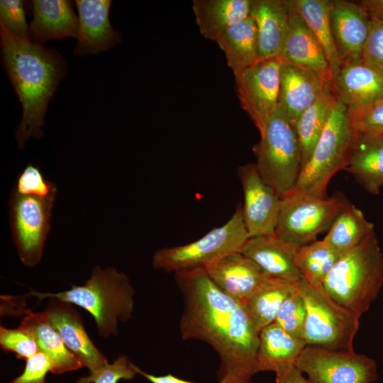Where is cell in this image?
<instances>
[{"instance_id": "obj_1", "label": "cell", "mask_w": 383, "mask_h": 383, "mask_svg": "<svg viewBox=\"0 0 383 383\" xmlns=\"http://www.w3.org/2000/svg\"><path fill=\"white\" fill-rule=\"evenodd\" d=\"M184 299L179 333L209 344L220 359L218 383H252L259 333L243 303L221 290L204 268L175 272Z\"/></svg>"}, {"instance_id": "obj_2", "label": "cell", "mask_w": 383, "mask_h": 383, "mask_svg": "<svg viewBox=\"0 0 383 383\" xmlns=\"http://www.w3.org/2000/svg\"><path fill=\"white\" fill-rule=\"evenodd\" d=\"M2 62L23 107L16 130L19 148L30 138H40L50 101L67 72V65L55 50L29 38L17 37L0 26Z\"/></svg>"}, {"instance_id": "obj_3", "label": "cell", "mask_w": 383, "mask_h": 383, "mask_svg": "<svg viewBox=\"0 0 383 383\" xmlns=\"http://www.w3.org/2000/svg\"><path fill=\"white\" fill-rule=\"evenodd\" d=\"M321 285L333 300L357 316L367 312L383 287V253L375 231L343 253Z\"/></svg>"}, {"instance_id": "obj_4", "label": "cell", "mask_w": 383, "mask_h": 383, "mask_svg": "<svg viewBox=\"0 0 383 383\" xmlns=\"http://www.w3.org/2000/svg\"><path fill=\"white\" fill-rule=\"evenodd\" d=\"M134 290L128 278L115 268L94 266L84 285L57 293L31 291L28 296L57 298L85 309L94 318L99 333L103 337L117 335L118 321L126 322L133 311Z\"/></svg>"}, {"instance_id": "obj_5", "label": "cell", "mask_w": 383, "mask_h": 383, "mask_svg": "<svg viewBox=\"0 0 383 383\" xmlns=\"http://www.w3.org/2000/svg\"><path fill=\"white\" fill-rule=\"evenodd\" d=\"M357 136L348 108L337 99L311 157L300 170L294 188L314 196L327 197L328 184L334 174L346 168Z\"/></svg>"}, {"instance_id": "obj_6", "label": "cell", "mask_w": 383, "mask_h": 383, "mask_svg": "<svg viewBox=\"0 0 383 383\" xmlns=\"http://www.w3.org/2000/svg\"><path fill=\"white\" fill-rule=\"evenodd\" d=\"M258 131L260 140L253 147L255 165L262 179L282 197L294 187L301 168L295 127L277 106Z\"/></svg>"}, {"instance_id": "obj_7", "label": "cell", "mask_w": 383, "mask_h": 383, "mask_svg": "<svg viewBox=\"0 0 383 383\" xmlns=\"http://www.w3.org/2000/svg\"><path fill=\"white\" fill-rule=\"evenodd\" d=\"M248 238L242 209L238 205L226 223L211 230L199 239L157 250L152 265L155 269L174 273L206 268L229 254L240 252Z\"/></svg>"}, {"instance_id": "obj_8", "label": "cell", "mask_w": 383, "mask_h": 383, "mask_svg": "<svg viewBox=\"0 0 383 383\" xmlns=\"http://www.w3.org/2000/svg\"><path fill=\"white\" fill-rule=\"evenodd\" d=\"M299 288L306 307L303 333L306 346L353 350L360 317L333 300L321 284H312L302 278Z\"/></svg>"}, {"instance_id": "obj_9", "label": "cell", "mask_w": 383, "mask_h": 383, "mask_svg": "<svg viewBox=\"0 0 383 383\" xmlns=\"http://www.w3.org/2000/svg\"><path fill=\"white\" fill-rule=\"evenodd\" d=\"M348 203L340 194L321 198L294 187L281 197L274 234L297 248L313 243Z\"/></svg>"}, {"instance_id": "obj_10", "label": "cell", "mask_w": 383, "mask_h": 383, "mask_svg": "<svg viewBox=\"0 0 383 383\" xmlns=\"http://www.w3.org/2000/svg\"><path fill=\"white\" fill-rule=\"evenodd\" d=\"M295 366L308 383H373L378 379L376 361L354 350L306 346Z\"/></svg>"}, {"instance_id": "obj_11", "label": "cell", "mask_w": 383, "mask_h": 383, "mask_svg": "<svg viewBox=\"0 0 383 383\" xmlns=\"http://www.w3.org/2000/svg\"><path fill=\"white\" fill-rule=\"evenodd\" d=\"M55 200V197L12 192L9 202L10 226L20 260L26 266L33 267L41 260Z\"/></svg>"}, {"instance_id": "obj_12", "label": "cell", "mask_w": 383, "mask_h": 383, "mask_svg": "<svg viewBox=\"0 0 383 383\" xmlns=\"http://www.w3.org/2000/svg\"><path fill=\"white\" fill-rule=\"evenodd\" d=\"M280 56L258 60L235 77L243 109L259 130L278 106Z\"/></svg>"}, {"instance_id": "obj_13", "label": "cell", "mask_w": 383, "mask_h": 383, "mask_svg": "<svg viewBox=\"0 0 383 383\" xmlns=\"http://www.w3.org/2000/svg\"><path fill=\"white\" fill-rule=\"evenodd\" d=\"M238 174L244 197L242 214L249 238L274 235L281 196L262 179L255 164L240 166Z\"/></svg>"}, {"instance_id": "obj_14", "label": "cell", "mask_w": 383, "mask_h": 383, "mask_svg": "<svg viewBox=\"0 0 383 383\" xmlns=\"http://www.w3.org/2000/svg\"><path fill=\"white\" fill-rule=\"evenodd\" d=\"M44 313L66 347L89 369V374L109 364L91 340L80 316L71 304L51 298Z\"/></svg>"}, {"instance_id": "obj_15", "label": "cell", "mask_w": 383, "mask_h": 383, "mask_svg": "<svg viewBox=\"0 0 383 383\" xmlns=\"http://www.w3.org/2000/svg\"><path fill=\"white\" fill-rule=\"evenodd\" d=\"M330 23L342 62L358 61L370 28V16L359 2L330 1Z\"/></svg>"}, {"instance_id": "obj_16", "label": "cell", "mask_w": 383, "mask_h": 383, "mask_svg": "<svg viewBox=\"0 0 383 383\" xmlns=\"http://www.w3.org/2000/svg\"><path fill=\"white\" fill-rule=\"evenodd\" d=\"M332 89L348 109L359 108L383 98V73L362 60L342 62L332 74Z\"/></svg>"}, {"instance_id": "obj_17", "label": "cell", "mask_w": 383, "mask_h": 383, "mask_svg": "<svg viewBox=\"0 0 383 383\" xmlns=\"http://www.w3.org/2000/svg\"><path fill=\"white\" fill-rule=\"evenodd\" d=\"M331 81L321 74L284 62L280 70L278 106L294 126Z\"/></svg>"}, {"instance_id": "obj_18", "label": "cell", "mask_w": 383, "mask_h": 383, "mask_svg": "<svg viewBox=\"0 0 383 383\" xmlns=\"http://www.w3.org/2000/svg\"><path fill=\"white\" fill-rule=\"evenodd\" d=\"M204 269L221 290L243 304L270 279L241 252L229 254Z\"/></svg>"}, {"instance_id": "obj_19", "label": "cell", "mask_w": 383, "mask_h": 383, "mask_svg": "<svg viewBox=\"0 0 383 383\" xmlns=\"http://www.w3.org/2000/svg\"><path fill=\"white\" fill-rule=\"evenodd\" d=\"M77 44L76 55L97 54L112 48L120 41L121 35L109 21L111 1L77 0Z\"/></svg>"}, {"instance_id": "obj_20", "label": "cell", "mask_w": 383, "mask_h": 383, "mask_svg": "<svg viewBox=\"0 0 383 383\" xmlns=\"http://www.w3.org/2000/svg\"><path fill=\"white\" fill-rule=\"evenodd\" d=\"M296 249L274 234L249 238L240 252L268 277L299 283L302 276L295 264Z\"/></svg>"}, {"instance_id": "obj_21", "label": "cell", "mask_w": 383, "mask_h": 383, "mask_svg": "<svg viewBox=\"0 0 383 383\" xmlns=\"http://www.w3.org/2000/svg\"><path fill=\"white\" fill-rule=\"evenodd\" d=\"M284 62L313 70L331 80V70L320 43L289 0L288 29L282 52Z\"/></svg>"}, {"instance_id": "obj_22", "label": "cell", "mask_w": 383, "mask_h": 383, "mask_svg": "<svg viewBox=\"0 0 383 383\" xmlns=\"http://www.w3.org/2000/svg\"><path fill=\"white\" fill-rule=\"evenodd\" d=\"M289 0H252L259 60L280 56L288 29Z\"/></svg>"}, {"instance_id": "obj_23", "label": "cell", "mask_w": 383, "mask_h": 383, "mask_svg": "<svg viewBox=\"0 0 383 383\" xmlns=\"http://www.w3.org/2000/svg\"><path fill=\"white\" fill-rule=\"evenodd\" d=\"M29 39L40 43L52 39L77 38L79 21L72 3L66 0H34Z\"/></svg>"}, {"instance_id": "obj_24", "label": "cell", "mask_w": 383, "mask_h": 383, "mask_svg": "<svg viewBox=\"0 0 383 383\" xmlns=\"http://www.w3.org/2000/svg\"><path fill=\"white\" fill-rule=\"evenodd\" d=\"M252 0H193L192 10L200 33L216 41L231 26L250 16Z\"/></svg>"}, {"instance_id": "obj_25", "label": "cell", "mask_w": 383, "mask_h": 383, "mask_svg": "<svg viewBox=\"0 0 383 383\" xmlns=\"http://www.w3.org/2000/svg\"><path fill=\"white\" fill-rule=\"evenodd\" d=\"M305 347L302 340L287 333L276 322L270 324L259 333L257 372H275L281 368L295 365Z\"/></svg>"}, {"instance_id": "obj_26", "label": "cell", "mask_w": 383, "mask_h": 383, "mask_svg": "<svg viewBox=\"0 0 383 383\" xmlns=\"http://www.w3.org/2000/svg\"><path fill=\"white\" fill-rule=\"evenodd\" d=\"M21 327L29 331L35 338L40 350L50 358L52 373L58 374L77 370L83 365L65 345L57 330L50 323L44 311L34 313L28 309Z\"/></svg>"}, {"instance_id": "obj_27", "label": "cell", "mask_w": 383, "mask_h": 383, "mask_svg": "<svg viewBox=\"0 0 383 383\" xmlns=\"http://www.w3.org/2000/svg\"><path fill=\"white\" fill-rule=\"evenodd\" d=\"M345 170L372 195L383 187V135H359Z\"/></svg>"}, {"instance_id": "obj_28", "label": "cell", "mask_w": 383, "mask_h": 383, "mask_svg": "<svg viewBox=\"0 0 383 383\" xmlns=\"http://www.w3.org/2000/svg\"><path fill=\"white\" fill-rule=\"evenodd\" d=\"M216 42L235 77L259 60L257 28L251 16L228 28Z\"/></svg>"}, {"instance_id": "obj_29", "label": "cell", "mask_w": 383, "mask_h": 383, "mask_svg": "<svg viewBox=\"0 0 383 383\" xmlns=\"http://www.w3.org/2000/svg\"><path fill=\"white\" fill-rule=\"evenodd\" d=\"M336 101L337 97L330 82L318 99L297 120L295 129L299 142L301 167L311 157Z\"/></svg>"}, {"instance_id": "obj_30", "label": "cell", "mask_w": 383, "mask_h": 383, "mask_svg": "<svg viewBox=\"0 0 383 383\" xmlns=\"http://www.w3.org/2000/svg\"><path fill=\"white\" fill-rule=\"evenodd\" d=\"M374 231L361 210L348 203L328 231L323 242L343 254L357 247Z\"/></svg>"}, {"instance_id": "obj_31", "label": "cell", "mask_w": 383, "mask_h": 383, "mask_svg": "<svg viewBox=\"0 0 383 383\" xmlns=\"http://www.w3.org/2000/svg\"><path fill=\"white\" fill-rule=\"evenodd\" d=\"M299 283L270 278L246 301L244 305L258 333L275 321L283 303Z\"/></svg>"}, {"instance_id": "obj_32", "label": "cell", "mask_w": 383, "mask_h": 383, "mask_svg": "<svg viewBox=\"0 0 383 383\" xmlns=\"http://www.w3.org/2000/svg\"><path fill=\"white\" fill-rule=\"evenodd\" d=\"M294 9L304 20L328 59L331 76L342 61L337 51L332 35L329 0H291Z\"/></svg>"}, {"instance_id": "obj_33", "label": "cell", "mask_w": 383, "mask_h": 383, "mask_svg": "<svg viewBox=\"0 0 383 383\" xmlns=\"http://www.w3.org/2000/svg\"><path fill=\"white\" fill-rule=\"evenodd\" d=\"M341 255L323 240H316L297 248L295 264L305 281L321 284Z\"/></svg>"}, {"instance_id": "obj_34", "label": "cell", "mask_w": 383, "mask_h": 383, "mask_svg": "<svg viewBox=\"0 0 383 383\" xmlns=\"http://www.w3.org/2000/svg\"><path fill=\"white\" fill-rule=\"evenodd\" d=\"M305 320V304L298 285L283 303L274 322L289 334L303 340Z\"/></svg>"}, {"instance_id": "obj_35", "label": "cell", "mask_w": 383, "mask_h": 383, "mask_svg": "<svg viewBox=\"0 0 383 383\" xmlns=\"http://www.w3.org/2000/svg\"><path fill=\"white\" fill-rule=\"evenodd\" d=\"M351 124L359 135H383V98L367 106L348 109Z\"/></svg>"}, {"instance_id": "obj_36", "label": "cell", "mask_w": 383, "mask_h": 383, "mask_svg": "<svg viewBox=\"0 0 383 383\" xmlns=\"http://www.w3.org/2000/svg\"><path fill=\"white\" fill-rule=\"evenodd\" d=\"M13 192L21 195L50 198L56 197L57 188L45 178L38 167L30 163L18 176Z\"/></svg>"}, {"instance_id": "obj_37", "label": "cell", "mask_w": 383, "mask_h": 383, "mask_svg": "<svg viewBox=\"0 0 383 383\" xmlns=\"http://www.w3.org/2000/svg\"><path fill=\"white\" fill-rule=\"evenodd\" d=\"M0 345L6 352L16 354L18 359L27 360L40 351L34 336L27 330L0 327Z\"/></svg>"}, {"instance_id": "obj_38", "label": "cell", "mask_w": 383, "mask_h": 383, "mask_svg": "<svg viewBox=\"0 0 383 383\" xmlns=\"http://www.w3.org/2000/svg\"><path fill=\"white\" fill-rule=\"evenodd\" d=\"M0 19L2 26L10 33L22 38H29L23 1L19 0L0 1Z\"/></svg>"}, {"instance_id": "obj_39", "label": "cell", "mask_w": 383, "mask_h": 383, "mask_svg": "<svg viewBox=\"0 0 383 383\" xmlns=\"http://www.w3.org/2000/svg\"><path fill=\"white\" fill-rule=\"evenodd\" d=\"M133 365L127 357L121 355L113 363L79 378L77 383H118L121 379L130 380L136 374Z\"/></svg>"}, {"instance_id": "obj_40", "label": "cell", "mask_w": 383, "mask_h": 383, "mask_svg": "<svg viewBox=\"0 0 383 383\" xmlns=\"http://www.w3.org/2000/svg\"><path fill=\"white\" fill-rule=\"evenodd\" d=\"M362 60L383 73V21L372 16Z\"/></svg>"}, {"instance_id": "obj_41", "label": "cell", "mask_w": 383, "mask_h": 383, "mask_svg": "<svg viewBox=\"0 0 383 383\" xmlns=\"http://www.w3.org/2000/svg\"><path fill=\"white\" fill-rule=\"evenodd\" d=\"M52 368L50 358L39 351L26 360L23 372L11 383H45V376Z\"/></svg>"}, {"instance_id": "obj_42", "label": "cell", "mask_w": 383, "mask_h": 383, "mask_svg": "<svg viewBox=\"0 0 383 383\" xmlns=\"http://www.w3.org/2000/svg\"><path fill=\"white\" fill-rule=\"evenodd\" d=\"M275 374V383H308L304 374L295 365L281 368Z\"/></svg>"}, {"instance_id": "obj_43", "label": "cell", "mask_w": 383, "mask_h": 383, "mask_svg": "<svg viewBox=\"0 0 383 383\" xmlns=\"http://www.w3.org/2000/svg\"><path fill=\"white\" fill-rule=\"evenodd\" d=\"M133 366L136 373L143 376L152 383H196L177 377L171 374L163 376H155L143 372L134 364Z\"/></svg>"}, {"instance_id": "obj_44", "label": "cell", "mask_w": 383, "mask_h": 383, "mask_svg": "<svg viewBox=\"0 0 383 383\" xmlns=\"http://www.w3.org/2000/svg\"><path fill=\"white\" fill-rule=\"evenodd\" d=\"M359 3L370 16L383 21V0H363Z\"/></svg>"}]
</instances>
